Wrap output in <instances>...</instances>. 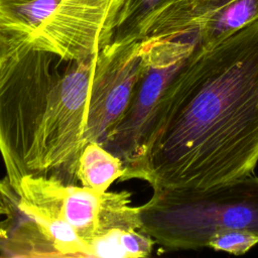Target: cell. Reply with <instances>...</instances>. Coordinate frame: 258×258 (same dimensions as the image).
I'll use <instances>...</instances> for the list:
<instances>
[{"label": "cell", "mask_w": 258, "mask_h": 258, "mask_svg": "<svg viewBox=\"0 0 258 258\" xmlns=\"http://www.w3.org/2000/svg\"><path fill=\"white\" fill-rule=\"evenodd\" d=\"M256 20L258 0H179L151 22L140 39L197 30L204 51Z\"/></svg>", "instance_id": "7"}, {"label": "cell", "mask_w": 258, "mask_h": 258, "mask_svg": "<svg viewBox=\"0 0 258 258\" xmlns=\"http://www.w3.org/2000/svg\"><path fill=\"white\" fill-rule=\"evenodd\" d=\"M103 195L104 192L82 185L67 184L56 178L55 198L58 212L87 246L100 233Z\"/></svg>", "instance_id": "8"}, {"label": "cell", "mask_w": 258, "mask_h": 258, "mask_svg": "<svg viewBox=\"0 0 258 258\" xmlns=\"http://www.w3.org/2000/svg\"><path fill=\"white\" fill-rule=\"evenodd\" d=\"M177 1L179 0H123L117 14L111 41L140 39L148 25L162 11Z\"/></svg>", "instance_id": "10"}, {"label": "cell", "mask_w": 258, "mask_h": 258, "mask_svg": "<svg viewBox=\"0 0 258 258\" xmlns=\"http://www.w3.org/2000/svg\"><path fill=\"white\" fill-rule=\"evenodd\" d=\"M142 42V69L130 103L101 144L124 165L126 179H146L147 159L170 89L199 49L198 31Z\"/></svg>", "instance_id": "4"}, {"label": "cell", "mask_w": 258, "mask_h": 258, "mask_svg": "<svg viewBox=\"0 0 258 258\" xmlns=\"http://www.w3.org/2000/svg\"><path fill=\"white\" fill-rule=\"evenodd\" d=\"M26 0H0V2H22Z\"/></svg>", "instance_id": "14"}, {"label": "cell", "mask_w": 258, "mask_h": 258, "mask_svg": "<svg viewBox=\"0 0 258 258\" xmlns=\"http://www.w3.org/2000/svg\"><path fill=\"white\" fill-rule=\"evenodd\" d=\"M258 163V20L198 49L174 81L150 146L152 188L208 187Z\"/></svg>", "instance_id": "1"}, {"label": "cell", "mask_w": 258, "mask_h": 258, "mask_svg": "<svg viewBox=\"0 0 258 258\" xmlns=\"http://www.w3.org/2000/svg\"><path fill=\"white\" fill-rule=\"evenodd\" d=\"M123 0L0 2V32L63 61L84 60L109 44Z\"/></svg>", "instance_id": "5"}, {"label": "cell", "mask_w": 258, "mask_h": 258, "mask_svg": "<svg viewBox=\"0 0 258 258\" xmlns=\"http://www.w3.org/2000/svg\"><path fill=\"white\" fill-rule=\"evenodd\" d=\"M12 47L13 46L9 42V40L0 32V64L7 56L9 51L12 49Z\"/></svg>", "instance_id": "12"}, {"label": "cell", "mask_w": 258, "mask_h": 258, "mask_svg": "<svg viewBox=\"0 0 258 258\" xmlns=\"http://www.w3.org/2000/svg\"><path fill=\"white\" fill-rule=\"evenodd\" d=\"M94 56L60 58L25 42L0 64V155L14 190L30 174L77 184Z\"/></svg>", "instance_id": "2"}, {"label": "cell", "mask_w": 258, "mask_h": 258, "mask_svg": "<svg viewBox=\"0 0 258 258\" xmlns=\"http://www.w3.org/2000/svg\"><path fill=\"white\" fill-rule=\"evenodd\" d=\"M141 40L111 41L96 55L84 138L102 144L128 107L142 69Z\"/></svg>", "instance_id": "6"}, {"label": "cell", "mask_w": 258, "mask_h": 258, "mask_svg": "<svg viewBox=\"0 0 258 258\" xmlns=\"http://www.w3.org/2000/svg\"><path fill=\"white\" fill-rule=\"evenodd\" d=\"M5 215V206H4V203L0 197V218L1 217H4Z\"/></svg>", "instance_id": "13"}, {"label": "cell", "mask_w": 258, "mask_h": 258, "mask_svg": "<svg viewBox=\"0 0 258 258\" xmlns=\"http://www.w3.org/2000/svg\"><path fill=\"white\" fill-rule=\"evenodd\" d=\"M258 244V235L248 231L228 230L215 234L208 247L215 251H223L234 255H243Z\"/></svg>", "instance_id": "11"}, {"label": "cell", "mask_w": 258, "mask_h": 258, "mask_svg": "<svg viewBox=\"0 0 258 258\" xmlns=\"http://www.w3.org/2000/svg\"><path fill=\"white\" fill-rule=\"evenodd\" d=\"M138 215L139 230L169 250L208 247L222 231L258 235V177L251 174L208 187L153 188Z\"/></svg>", "instance_id": "3"}, {"label": "cell", "mask_w": 258, "mask_h": 258, "mask_svg": "<svg viewBox=\"0 0 258 258\" xmlns=\"http://www.w3.org/2000/svg\"><path fill=\"white\" fill-rule=\"evenodd\" d=\"M124 175L122 161L96 142L86 143L79 159L77 177L80 185L104 192Z\"/></svg>", "instance_id": "9"}, {"label": "cell", "mask_w": 258, "mask_h": 258, "mask_svg": "<svg viewBox=\"0 0 258 258\" xmlns=\"http://www.w3.org/2000/svg\"><path fill=\"white\" fill-rule=\"evenodd\" d=\"M0 219H1V218H0Z\"/></svg>", "instance_id": "15"}]
</instances>
